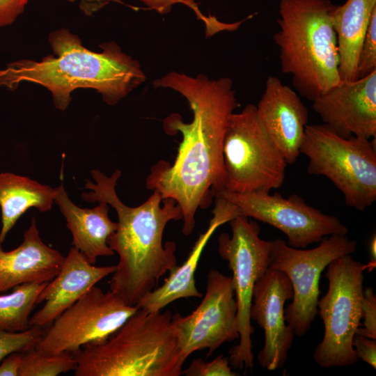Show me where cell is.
I'll return each mask as SVG.
<instances>
[{"instance_id": "obj_12", "label": "cell", "mask_w": 376, "mask_h": 376, "mask_svg": "<svg viewBox=\"0 0 376 376\" xmlns=\"http://www.w3.org/2000/svg\"><path fill=\"white\" fill-rule=\"evenodd\" d=\"M217 196L235 205L241 214L280 230L295 248L305 249L324 237L349 231L338 218L308 205L297 194L284 198L278 193L222 191Z\"/></svg>"}, {"instance_id": "obj_26", "label": "cell", "mask_w": 376, "mask_h": 376, "mask_svg": "<svg viewBox=\"0 0 376 376\" xmlns=\"http://www.w3.org/2000/svg\"><path fill=\"white\" fill-rule=\"evenodd\" d=\"M375 71H376V10L372 15L361 47L357 69V79L364 77Z\"/></svg>"}, {"instance_id": "obj_6", "label": "cell", "mask_w": 376, "mask_h": 376, "mask_svg": "<svg viewBox=\"0 0 376 376\" xmlns=\"http://www.w3.org/2000/svg\"><path fill=\"white\" fill-rule=\"evenodd\" d=\"M301 154L309 159L307 172L327 178L347 206L364 211L375 202V138H344L324 124L307 125Z\"/></svg>"}, {"instance_id": "obj_10", "label": "cell", "mask_w": 376, "mask_h": 376, "mask_svg": "<svg viewBox=\"0 0 376 376\" xmlns=\"http://www.w3.org/2000/svg\"><path fill=\"white\" fill-rule=\"evenodd\" d=\"M319 243L304 249L290 246L282 239L271 241L269 268L285 273L291 282L292 301L284 309V316L299 337L306 334L318 315L321 274L332 260L352 255L357 248V242L347 235L327 236Z\"/></svg>"}, {"instance_id": "obj_14", "label": "cell", "mask_w": 376, "mask_h": 376, "mask_svg": "<svg viewBox=\"0 0 376 376\" xmlns=\"http://www.w3.org/2000/svg\"><path fill=\"white\" fill-rule=\"evenodd\" d=\"M293 297L291 282L287 275L268 269L256 283L250 318L263 329L265 343L258 354L259 365L275 370L285 364L295 334L285 320V303Z\"/></svg>"}, {"instance_id": "obj_28", "label": "cell", "mask_w": 376, "mask_h": 376, "mask_svg": "<svg viewBox=\"0 0 376 376\" xmlns=\"http://www.w3.org/2000/svg\"><path fill=\"white\" fill-rule=\"evenodd\" d=\"M361 311L363 327L356 334L376 340V296L372 287L363 290Z\"/></svg>"}, {"instance_id": "obj_16", "label": "cell", "mask_w": 376, "mask_h": 376, "mask_svg": "<svg viewBox=\"0 0 376 376\" xmlns=\"http://www.w3.org/2000/svg\"><path fill=\"white\" fill-rule=\"evenodd\" d=\"M256 107L260 121L286 163H295L308 121V110L299 95L278 77L269 76Z\"/></svg>"}, {"instance_id": "obj_4", "label": "cell", "mask_w": 376, "mask_h": 376, "mask_svg": "<svg viewBox=\"0 0 376 376\" xmlns=\"http://www.w3.org/2000/svg\"><path fill=\"white\" fill-rule=\"evenodd\" d=\"M73 354L75 376H179L185 363L169 310L139 308L105 341Z\"/></svg>"}, {"instance_id": "obj_2", "label": "cell", "mask_w": 376, "mask_h": 376, "mask_svg": "<svg viewBox=\"0 0 376 376\" xmlns=\"http://www.w3.org/2000/svg\"><path fill=\"white\" fill-rule=\"evenodd\" d=\"M91 174L94 182L87 179L85 182L91 191L83 192L81 198L90 203H107L118 217L117 229L107 240L119 257L109 281L110 290L136 306L157 288L162 276L178 266L176 244L171 241L163 244V234L169 221L182 219L181 208L173 198L163 199L157 189L140 205L128 206L116 193L120 170L110 176L98 169Z\"/></svg>"}, {"instance_id": "obj_23", "label": "cell", "mask_w": 376, "mask_h": 376, "mask_svg": "<svg viewBox=\"0 0 376 376\" xmlns=\"http://www.w3.org/2000/svg\"><path fill=\"white\" fill-rule=\"evenodd\" d=\"M47 283H23L14 287L10 293L0 295V328L11 332L30 328L31 313Z\"/></svg>"}, {"instance_id": "obj_27", "label": "cell", "mask_w": 376, "mask_h": 376, "mask_svg": "<svg viewBox=\"0 0 376 376\" xmlns=\"http://www.w3.org/2000/svg\"><path fill=\"white\" fill-rule=\"evenodd\" d=\"M182 375L187 376H237L239 374L232 370L228 359L222 355L211 361L206 362L202 359H195L187 368L182 370Z\"/></svg>"}, {"instance_id": "obj_8", "label": "cell", "mask_w": 376, "mask_h": 376, "mask_svg": "<svg viewBox=\"0 0 376 376\" xmlns=\"http://www.w3.org/2000/svg\"><path fill=\"white\" fill-rule=\"evenodd\" d=\"M223 156L224 191L270 192L284 182L288 164L265 129L255 104L230 115Z\"/></svg>"}, {"instance_id": "obj_15", "label": "cell", "mask_w": 376, "mask_h": 376, "mask_svg": "<svg viewBox=\"0 0 376 376\" xmlns=\"http://www.w3.org/2000/svg\"><path fill=\"white\" fill-rule=\"evenodd\" d=\"M312 102L323 124L339 136L376 138V71L340 81Z\"/></svg>"}, {"instance_id": "obj_25", "label": "cell", "mask_w": 376, "mask_h": 376, "mask_svg": "<svg viewBox=\"0 0 376 376\" xmlns=\"http://www.w3.org/2000/svg\"><path fill=\"white\" fill-rule=\"evenodd\" d=\"M43 334L38 327H31L19 332H11L0 328V363L13 352H23L35 347Z\"/></svg>"}, {"instance_id": "obj_11", "label": "cell", "mask_w": 376, "mask_h": 376, "mask_svg": "<svg viewBox=\"0 0 376 376\" xmlns=\"http://www.w3.org/2000/svg\"><path fill=\"white\" fill-rule=\"evenodd\" d=\"M139 308L94 285L52 322L35 347L48 353L75 354L86 345L105 341Z\"/></svg>"}, {"instance_id": "obj_5", "label": "cell", "mask_w": 376, "mask_h": 376, "mask_svg": "<svg viewBox=\"0 0 376 376\" xmlns=\"http://www.w3.org/2000/svg\"><path fill=\"white\" fill-rule=\"evenodd\" d=\"M331 0H279V48L281 72L292 77L300 95L313 101L338 84L339 56Z\"/></svg>"}, {"instance_id": "obj_7", "label": "cell", "mask_w": 376, "mask_h": 376, "mask_svg": "<svg viewBox=\"0 0 376 376\" xmlns=\"http://www.w3.org/2000/svg\"><path fill=\"white\" fill-rule=\"evenodd\" d=\"M373 266L354 260L351 254L340 256L327 266L328 290L318 304L324 331L313 354L320 367H343L358 362L352 340L362 319L363 272Z\"/></svg>"}, {"instance_id": "obj_31", "label": "cell", "mask_w": 376, "mask_h": 376, "mask_svg": "<svg viewBox=\"0 0 376 376\" xmlns=\"http://www.w3.org/2000/svg\"><path fill=\"white\" fill-rule=\"evenodd\" d=\"M149 8L155 10L157 13L164 15L171 12L174 4L178 3H183L191 8L197 14V15L203 20L207 17L198 10L196 4L189 0H139Z\"/></svg>"}, {"instance_id": "obj_18", "label": "cell", "mask_w": 376, "mask_h": 376, "mask_svg": "<svg viewBox=\"0 0 376 376\" xmlns=\"http://www.w3.org/2000/svg\"><path fill=\"white\" fill-rule=\"evenodd\" d=\"M2 244L0 242V293L23 283L51 281L65 259L59 251L42 240L34 217L19 246L7 251Z\"/></svg>"}, {"instance_id": "obj_1", "label": "cell", "mask_w": 376, "mask_h": 376, "mask_svg": "<svg viewBox=\"0 0 376 376\" xmlns=\"http://www.w3.org/2000/svg\"><path fill=\"white\" fill-rule=\"evenodd\" d=\"M155 88H168L187 100L193 120L185 123L178 113L163 121L166 134L181 133L182 140L172 164L159 160L150 169L146 187L157 189L162 198H171L182 213V233L193 232L198 208L211 205L225 189L223 145L230 115L237 107L233 81L210 79L171 71L154 80Z\"/></svg>"}, {"instance_id": "obj_20", "label": "cell", "mask_w": 376, "mask_h": 376, "mask_svg": "<svg viewBox=\"0 0 376 376\" xmlns=\"http://www.w3.org/2000/svg\"><path fill=\"white\" fill-rule=\"evenodd\" d=\"M56 191L54 203L72 233V246L93 265L99 257L114 255L107 240L116 230L118 223L109 217V205L99 202L93 208H81L71 201L63 183L56 187Z\"/></svg>"}, {"instance_id": "obj_22", "label": "cell", "mask_w": 376, "mask_h": 376, "mask_svg": "<svg viewBox=\"0 0 376 376\" xmlns=\"http://www.w3.org/2000/svg\"><path fill=\"white\" fill-rule=\"evenodd\" d=\"M56 194V188L28 177L10 172L0 173V242H3L18 219L29 209L34 207L41 212L50 210Z\"/></svg>"}, {"instance_id": "obj_17", "label": "cell", "mask_w": 376, "mask_h": 376, "mask_svg": "<svg viewBox=\"0 0 376 376\" xmlns=\"http://www.w3.org/2000/svg\"><path fill=\"white\" fill-rule=\"evenodd\" d=\"M116 270V265L95 266L72 246L58 274L40 292L37 304L43 306L29 319L30 327H42L52 322L90 288Z\"/></svg>"}, {"instance_id": "obj_13", "label": "cell", "mask_w": 376, "mask_h": 376, "mask_svg": "<svg viewBox=\"0 0 376 376\" xmlns=\"http://www.w3.org/2000/svg\"><path fill=\"white\" fill-rule=\"evenodd\" d=\"M207 279L205 295L196 310L187 316L173 315L185 361L196 351L207 349L209 357L224 343L239 338L231 276L212 269Z\"/></svg>"}, {"instance_id": "obj_24", "label": "cell", "mask_w": 376, "mask_h": 376, "mask_svg": "<svg viewBox=\"0 0 376 376\" xmlns=\"http://www.w3.org/2000/svg\"><path fill=\"white\" fill-rule=\"evenodd\" d=\"M74 354L48 353L33 347L22 352L18 376H56L75 369Z\"/></svg>"}, {"instance_id": "obj_29", "label": "cell", "mask_w": 376, "mask_h": 376, "mask_svg": "<svg viewBox=\"0 0 376 376\" xmlns=\"http://www.w3.org/2000/svg\"><path fill=\"white\" fill-rule=\"evenodd\" d=\"M352 346L359 359L376 368V340L355 334Z\"/></svg>"}, {"instance_id": "obj_21", "label": "cell", "mask_w": 376, "mask_h": 376, "mask_svg": "<svg viewBox=\"0 0 376 376\" xmlns=\"http://www.w3.org/2000/svg\"><path fill=\"white\" fill-rule=\"evenodd\" d=\"M375 10L376 0H347L332 11L341 81L357 79L361 47Z\"/></svg>"}, {"instance_id": "obj_33", "label": "cell", "mask_w": 376, "mask_h": 376, "mask_svg": "<svg viewBox=\"0 0 376 376\" xmlns=\"http://www.w3.org/2000/svg\"><path fill=\"white\" fill-rule=\"evenodd\" d=\"M369 253L370 256V263L375 266L376 264V235H373L369 242Z\"/></svg>"}, {"instance_id": "obj_3", "label": "cell", "mask_w": 376, "mask_h": 376, "mask_svg": "<svg viewBox=\"0 0 376 376\" xmlns=\"http://www.w3.org/2000/svg\"><path fill=\"white\" fill-rule=\"evenodd\" d=\"M54 55L40 61L21 59L0 69V87L14 90L22 82L40 84L52 94L56 108L65 110L77 88L97 91L109 105L116 104L146 79L138 61L115 42L100 45L94 52L80 38L62 29L49 34Z\"/></svg>"}, {"instance_id": "obj_30", "label": "cell", "mask_w": 376, "mask_h": 376, "mask_svg": "<svg viewBox=\"0 0 376 376\" xmlns=\"http://www.w3.org/2000/svg\"><path fill=\"white\" fill-rule=\"evenodd\" d=\"M31 0H0V27L13 24Z\"/></svg>"}, {"instance_id": "obj_19", "label": "cell", "mask_w": 376, "mask_h": 376, "mask_svg": "<svg viewBox=\"0 0 376 376\" xmlns=\"http://www.w3.org/2000/svg\"><path fill=\"white\" fill-rule=\"evenodd\" d=\"M213 214L208 227L194 244L187 259L136 305L148 311H157L181 298L201 297L195 283V272L203 249L214 232L222 224L241 214L237 207L221 196H215Z\"/></svg>"}, {"instance_id": "obj_9", "label": "cell", "mask_w": 376, "mask_h": 376, "mask_svg": "<svg viewBox=\"0 0 376 376\" xmlns=\"http://www.w3.org/2000/svg\"><path fill=\"white\" fill-rule=\"evenodd\" d=\"M232 235L223 233L218 237V252L232 271V284L237 302L239 343L230 351L229 364L235 369L252 370L254 356L250 318L253 292L256 281L269 269L271 241L260 237L259 224L240 214L229 221Z\"/></svg>"}, {"instance_id": "obj_32", "label": "cell", "mask_w": 376, "mask_h": 376, "mask_svg": "<svg viewBox=\"0 0 376 376\" xmlns=\"http://www.w3.org/2000/svg\"><path fill=\"white\" fill-rule=\"evenodd\" d=\"M22 352H13L5 357L0 363V376H18L21 364Z\"/></svg>"}]
</instances>
